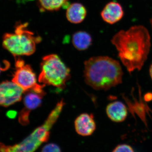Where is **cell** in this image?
<instances>
[{"label":"cell","instance_id":"obj_8","mask_svg":"<svg viewBox=\"0 0 152 152\" xmlns=\"http://www.w3.org/2000/svg\"><path fill=\"white\" fill-rule=\"evenodd\" d=\"M24 99V108L19 114V121L23 126L29 123V115L31 111L34 110L41 105L42 99L45 94H39L33 91H29Z\"/></svg>","mask_w":152,"mask_h":152},{"label":"cell","instance_id":"obj_9","mask_svg":"<svg viewBox=\"0 0 152 152\" xmlns=\"http://www.w3.org/2000/svg\"><path fill=\"white\" fill-rule=\"evenodd\" d=\"M75 130L82 136L92 134L96 129V124L92 115L82 114L76 119L75 122Z\"/></svg>","mask_w":152,"mask_h":152},{"label":"cell","instance_id":"obj_6","mask_svg":"<svg viewBox=\"0 0 152 152\" xmlns=\"http://www.w3.org/2000/svg\"><path fill=\"white\" fill-rule=\"evenodd\" d=\"M12 81L20 87L24 91H33L39 94H45L43 90L45 85L38 84L36 74L29 65L17 68Z\"/></svg>","mask_w":152,"mask_h":152},{"label":"cell","instance_id":"obj_11","mask_svg":"<svg viewBox=\"0 0 152 152\" xmlns=\"http://www.w3.org/2000/svg\"><path fill=\"white\" fill-rule=\"evenodd\" d=\"M106 113L109 118L116 123L122 122L128 115L126 107L124 104L119 101L109 104L106 108Z\"/></svg>","mask_w":152,"mask_h":152},{"label":"cell","instance_id":"obj_12","mask_svg":"<svg viewBox=\"0 0 152 152\" xmlns=\"http://www.w3.org/2000/svg\"><path fill=\"white\" fill-rule=\"evenodd\" d=\"M86 10L82 4L74 3L69 5L66 15L68 20L74 24L81 23L86 15Z\"/></svg>","mask_w":152,"mask_h":152},{"label":"cell","instance_id":"obj_16","mask_svg":"<svg viewBox=\"0 0 152 152\" xmlns=\"http://www.w3.org/2000/svg\"><path fill=\"white\" fill-rule=\"evenodd\" d=\"M112 152H134L131 146L127 144H121L117 146Z\"/></svg>","mask_w":152,"mask_h":152},{"label":"cell","instance_id":"obj_15","mask_svg":"<svg viewBox=\"0 0 152 152\" xmlns=\"http://www.w3.org/2000/svg\"><path fill=\"white\" fill-rule=\"evenodd\" d=\"M41 152H61V151L56 144L50 143L44 146Z\"/></svg>","mask_w":152,"mask_h":152},{"label":"cell","instance_id":"obj_19","mask_svg":"<svg viewBox=\"0 0 152 152\" xmlns=\"http://www.w3.org/2000/svg\"><path fill=\"white\" fill-rule=\"evenodd\" d=\"M149 73L150 76H151V78L152 80V64L151 65V66H150V67Z\"/></svg>","mask_w":152,"mask_h":152},{"label":"cell","instance_id":"obj_5","mask_svg":"<svg viewBox=\"0 0 152 152\" xmlns=\"http://www.w3.org/2000/svg\"><path fill=\"white\" fill-rule=\"evenodd\" d=\"M69 69L67 67L58 56L51 54L43 58L41 64L39 83L64 88L70 77Z\"/></svg>","mask_w":152,"mask_h":152},{"label":"cell","instance_id":"obj_2","mask_svg":"<svg viewBox=\"0 0 152 152\" xmlns=\"http://www.w3.org/2000/svg\"><path fill=\"white\" fill-rule=\"evenodd\" d=\"M123 75L120 63L110 57H93L85 62V81L95 90H107L120 84Z\"/></svg>","mask_w":152,"mask_h":152},{"label":"cell","instance_id":"obj_13","mask_svg":"<svg viewBox=\"0 0 152 152\" xmlns=\"http://www.w3.org/2000/svg\"><path fill=\"white\" fill-rule=\"evenodd\" d=\"M91 42V37L86 32H77L73 36V44L75 48L79 50H86L90 46Z\"/></svg>","mask_w":152,"mask_h":152},{"label":"cell","instance_id":"obj_4","mask_svg":"<svg viewBox=\"0 0 152 152\" xmlns=\"http://www.w3.org/2000/svg\"><path fill=\"white\" fill-rule=\"evenodd\" d=\"M27 23L17 24L15 31L7 33L3 38V45L15 57L30 56L36 51V44L41 40L28 29Z\"/></svg>","mask_w":152,"mask_h":152},{"label":"cell","instance_id":"obj_18","mask_svg":"<svg viewBox=\"0 0 152 152\" xmlns=\"http://www.w3.org/2000/svg\"><path fill=\"white\" fill-rule=\"evenodd\" d=\"M17 114L16 112L13 110H10L7 113V115L10 118H14L16 116Z\"/></svg>","mask_w":152,"mask_h":152},{"label":"cell","instance_id":"obj_7","mask_svg":"<svg viewBox=\"0 0 152 152\" xmlns=\"http://www.w3.org/2000/svg\"><path fill=\"white\" fill-rule=\"evenodd\" d=\"M24 91L13 82L0 83V105L7 107L21 100Z\"/></svg>","mask_w":152,"mask_h":152},{"label":"cell","instance_id":"obj_1","mask_svg":"<svg viewBox=\"0 0 152 152\" xmlns=\"http://www.w3.org/2000/svg\"><path fill=\"white\" fill-rule=\"evenodd\" d=\"M112 43L118 57L130 73L141 69L151 48V37L146 28L142 26L120 31L114 36Z\"/></svg>","mask_w":152,"mask_h":152},{"label":"cell","instance_id":"obj_20","mask_svg":"<svg viewBox=\"0 0 152 152\" xmlns=\"http://www.w3.org/2000/svg\"><path fill=\"white\" fill-rule=\"evenodd\" d=\"M151 27H152V18L151 20Z\"/></svg>","mask_w":152,"mask_h":152},{"label":"cell","instance_id":"obj_14","mask_svg":"<svg viewBox=\"0 0 152 152\" xmlns=\"http://www.w3.org/2000/svg\"><path fill=\"white\" fill-rule=\"evenodd\" d=\"M39 3L41 8L44 10H58L69 6L68 0H39Z\"/></svg>","mask_w":152,"mask_h":152},{"label":"cell","instance_id":"obj_3","mask_svg":"<svg viewBox=\"0 0 152 152\" xmlns=\"http://www.w3.org/2000/svg\"><path fill=\"white\" fill-rule=\"evenodd\" d=\"M64 105L59 102L49 115L43 124L35 129L21 142L13 146L6 145L0 142V152H35L41 145L48 140L50 130L56 121Z\"/></svg>","mask_w":152,"mask_h":152},{"label":"cell","instance_id":"obj_10","mask_svg":"<svg viewBox=\"0 0 152 152\" xmlns=\"http://www.w3.org/2000/svg\"><path fill=\"white\" fill-rule=\"evenodd\" d=\"M124 15L122 7L118 3H108L101 12L102 18L106 23L113 24L120 21Z\"/></svg>","mask_w":152,"mask_h":152},{"label":"cell","instance_id":"obj_17","mask_svg":"<svg viewBox=\"0 0 152 152\" xmlns=\"http://www.w3.org/2000/svg\"><path fill=\"white\" fill-rule=\"evenodd\" d=\"M10 66V64L8 61H3L2 64L0 63V74L2 72L8 69Z\"/></svg>","mask_w":152,"mask_h":152}]
</instances>
